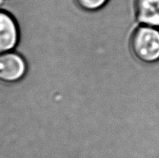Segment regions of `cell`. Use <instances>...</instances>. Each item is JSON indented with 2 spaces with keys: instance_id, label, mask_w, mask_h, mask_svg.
<instances>
[{
  "instance_id": "4",
  "label": "cell",
  "mask_w": 159,
  "mask_h": 158,
  "mask_svg": "<svg viewBox=\"0 0 159 158\" xmlns=\"http://www.w3.org/2000/svg\"><path fill=\"white\" fill-rule=\"evenodd\" d=\"M134 12L140 25L159 29V0H134Z\"/></svg>"
},
{
  "instance_id": "5",
  "label": "cell",
  "mask_w": 159,
  "mask_h": 158,
  "mask_svg": "<svg viewBox=\"0 0 159 158\" xmlns=\"http://www.w3.org/2000/svg\"><path fill=\"white\" fill-rule=\"evenodd\" d=\"M81 9L87 11H95L103 8L108 0H75Z\"/></svg>"
},
{
  "instance_id": "3",
  "label": "cell",
  "mask_w": 159,
  "mask_h": 158,
  "mask_svg": "<svg viewBox=\"0 0 159 158\" xmlns=\"http://www.w3.org/2000/svg\"><path fill=\"white\" fill-rule=\"evenodd\" d=\"M20 39V31L16 20L10 13L0 10V54L16 48Z\"/></svg>"
},
{
  "instance_id": "6",
  "label": "cell",
  "mask_w": 159,
  "mask_h": 158,
  "mask_svg": "<svg viewBox=\"0 0 159 158\" xmlns=\"http://www.w3.org/2000/svg\"><path fill=\"white\" fill-rule=\"evenodd\" d=\"M5 3H6V0H0V10H3Z\"/></svg>"
},
{
  "instance_id": "2",
  "label": "cell",
  "mask_w": 159,
  "mask_h": 158,
  "mask_svg": "<svg viewBox=\"0 0 159 158\" xmlns=\"http://www.w3.org/2000/svg\"><path fill=\"white\" fill-rule=\"evenodd\" d=\"M27 64L22 55L16 51L0 54V83L15 84L26 78Z\"/></svg>"
},
{
  "instance_id": "1",
  "label": "cell",
  "mask_w": 159,
  "mask_h": 158,
  "mask_svg": "<svg viewBox=\"0 0 159 158\" xmlns=\"http://www.w3.org/2000/svg\"><path fill=\"white\" fill-rule=\"evenodd\" d=\"M130 48L134 55L145 63L159 61V29L140 25L133 32Z\"/></svg>"
}]
</instances>
